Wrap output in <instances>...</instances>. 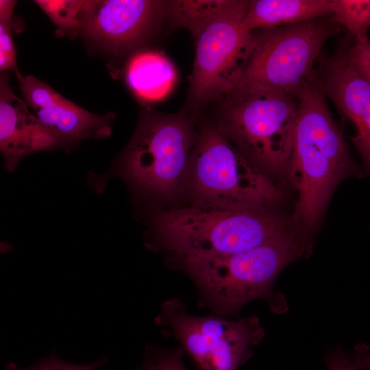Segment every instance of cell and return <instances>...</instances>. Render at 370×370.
<instances>
[{"label":"cell","mask_w":370,"mask_h":370,"mask_svg":"<svg viewBox=\"0 0 370 370\" xmlns=\"http://www.w3.org/2000/svg\"><path fill=\"white\" fill-rule=\"evenodd\" d=\"M298 101L288 182L298 199L289 217L301 232L316 229L338 183L354 168L342 133L314 75L294 95Z\"/></svg>","instance_id":"cell-1"},{"label":"cell","mask_w":370,"mask_h":370,"mask_svg":"<svg viewBox=\"0 0 370 370\" xmlns=\"http://www.w3.org/2000/svg\"><path fill=\"white\" fill-rule=\"evenodd\" d=\"M153 223L163 246L181 262L241 252L303 233L289 217L270 210L198 205L158 211Z\"/></svg>","instance_id":"cell-2"},{"label":"cell","mask_w":370,"mask_h":370,"mask_svg":"<svg viewBox=\"0 0 370 370\" xmlns=\"http://www.w3.org/2000/svg\"><path fill=\"white\" fill-rule=\"evenodd\" d=\"M309 236L298 233L238 253L182 261L202 301L218 314L238 312L257 299L274 301L272 285L279 273L311 250Z\"/></svg>","instance_id":"cell-3"},{"label":"cell","mask_w":370,"mask_h":370,"mask_svg":"<svg viewBox=\"0 0 370 370\" xmlns=\"http://www.w3.org/2000/svg\"><path fill=\"white\" fill-rule=\"evenodd\" d=\"M184 185L193 205L270 210L283 193L220 131L207 124L196 138Z\"/></svg>","instance_id":"cell-4"},{"label":"cell","mask_w":370,"mask_h":370,"mask_svg":"<svg viewBox=\"0 0 370 370\" xmlns=\"http://www.w3.org/2000/svg\"><path fill=\"white\" fill-rule=\"evenodd\" d=\"M325 18L252 32V49L236 84L220 99L223 103L256 93L295 95L314 75V64L336 30V23Z\"/></svg>","instance_id":"cell-5"},{"label":"cell","mask_w":370,"mask_h":370,"mask_svg":"<svg viewBox=\"0 0 370 370\" xmlns=\"http://www.w3.org/2000/svg\"><path fill=\"white\" fill-rule=\"evenodd\" d=\"M297 110L294 95L256 93L223 103L217 126L270 179L285 184Z\"/></svg>","instance_id":"cell-6"},{"label":"cell","mask_w":370,"mask_h":370,"mask_svg":"<svg viewBox=\"0 0 370 370\" xmlns=\"http://www.w3.org/2000/svg\"><path fill=\"white\" fill-rule=\"evenodd\" d=\"M196 138L186 113H147L122 157L121 174L144 192L172 197L184 186Z\"/></svg>","instance_id":"cell-7"},{"label":"cell","mask_w":370,"mask_h":370,"mask_svg":"<svg viewBox=\"0 0 370 370\" xmlns=\"http://www.w3.org/2000/svg\"><path fill=\"white\" fill-rule=\"evenodd\" d=\"M169 328L201 370H237L251 356V347L264 337L256 317L233 321L210 314H189L182 301H166L156 318Z\"/></svg>","instance_id":"cell-8"},{"label":"cell","mask_w":370,"mask_h":370,"mask_svg":"<svg viewBox=\"0 0 370 370\" xmlns=\"http://www.w3.org/2000/svg\"><path fill=\"white\" fill-rule=\"evenodd\" d=\"M247 10L216 21L197 38L189 88L194 104L221 99L238 80L254 42L243 25Z\"/></svg>","instance_id":"cell-9"},{"label":"cell","mask_w":370,"mask_h":370,"mask_svg":"<svg viewBox=\"0 0 370 370\" xmlns=\"http://www.w3.org/2000/svg\"><path fill=\"white\" fill-rule=\"evenodd\" d=\"M169 1H86L82 29L119 53L145 40L166 18Z\"/></svg>","instance_id":"cell-10"},{"label":"cell","mask_w":370,"mask_h":370,"mask_svg":"<svg viewBox=\"0 0 370 370\" xmlns=\"http://www.w3.org/2000/svg\"><path fill=\"white\" fill-rule=\"evenodd\" d=\"M16 76L24 101L59 145L111 134L112 116L87 111L32 75Z\"/></svg>","instance_id":"cell-11"},{"label":"cell","mask_w":370,"mask_h":370,"mask_svg":"<svg viewBox=\"0 0 370 370\" xmlns=\"http://www.w3.org/2000/svg\"><path fill=\"white\" fill-rule=\"evenodd\" d=\"M318 80L325 96L354 124L353 140L370 171V82L352 66L345 53L330 58Z\"/></svg>","instance_id":"cell-12"},{"label":"cell","mask_w":370,"mask_h":370,"mask_svg":"<svg viewBox=\"0 0 370 370\" xmlns=\"http://www.w3.org/2000/svg\"><path fill=\"white\" fill-rule=\"evenodd\" d=\"M59 145L9 86L6 75L0 80V150L6 169L13 171L20 161L33 153Z\"/></svg>","instance_id":"cell-13"},{"label":"cell","mask_w":370,"mask_h":370,"mask_svg":"<svg viewBox=\"0 0 370 370\" xmlns=\"http://www.w3.org/2000/svg\"><path fill=\"white\" fill-rule=\"evenodd\" d=\"M330 0L250 1L243 25L250 32L271 29L332 16Z\"/></svg>","instance_id":"cell-14"},{"label":"cell","mask_w":370,"mask_h":370,"mask_svg":"<svg viewBox=\"0 0 370 370\" xmlns=\"http://www.w3.org/2000/svg\"><path fill=\"white\" fill-rule=\"evenodd\" d=\"M125 80L139 99L156 102L172 91L177 80V73L164 53L143 51L130 59L125 69Z\"/></svg>","instance_id":"cell-15"},{"label":"cell","mask_w":370,"mask_h":370,"mask_svg":"<svg viewBox=\"0 0 370 370\" xmlns=\"http://www.w3.org/2000/svg\"><path fill=\"white\" fill-rule=\"evenodd\" d=\"M250 1H169L166 18L171 25L187 29L196 38L211 23L245 10Z\"/></svg>","instance_id":"cell-16"},{"label":"cell","mask_w":370,"mask_h":370,"mask_svg":"<svg viewBox=\"0 0 370 370\" xmlns=\"http://www.w3.org/2000/svg\"><path fill=\"white\" fill-rule=\"evenodd\" d=\"M331 19L344 26L356 38V42L368 41L370 28V0H330Z\"/></svg>","instance_id":"cell-17"},{"label":"cell","mask_w":370,"mask_h":370,"mask_svg":"<svg viewBox=\"0 0 370 370\" xmlns=\"http://www.w3.org/2000/svg\"><path fill=\"white\" fill-rule=\"evenodd\" d=\"M35 2L58 27L65 29L82 28L86 1L38 0Z\"/></svg>","instance_id":"cell-18"},{"label":"cell","mask_w":370,"mask_h":370,"mask_svg":"<svg viewBox=\"0 0 370 370\" xmlns=\"http://www.w3.org/2000/svg\"><path fill=\"white\" fill-rule=\"evenodd\" d=\"M16 1H0V70L19 73L12 32V16Z\"/></svg>","instance_id":"cell-19"},{"label":"cell","mask_w":370,"mask_h":370,"mask_svg":"<svg viewBox=\"0 0 370 370\" xmlns=\"http://www.w3.org/2000/svg\"><path fill=\"white\" fill-rule=\"evenodd\" d=\"M184 351L181 347L158 356L150 354L147 357L142 369L143 370H187L182 361Z\"/></svg>","instance_id":"cell-20"},{"label":"cell","mask_w":370,"mask_h":370,"mask_svg":"<svg viewBox=\"0 0 370 370\" xmlns=\"http://www.w3.org/2000/svg\"><path fill=\"white\" fill-rule=\"evenodd\" d=\"M344 53L352 66L370 82V42H356Z\"/></svg>","instance_id":"cell-21"},{"label":"cell","mask_w":370,"mask_h":370,"mask_svg":"<svg viewBox=\"0 0 370 370\" xmlns=\"http://www.w3.org/2000/svg\"><path fill=\"white\" fill-rule=\"evenodd\" d=\"M102 360L88 365H74L56 357H50L22 370H96Z\"/></svg>","instance_id":"cell-22"},{"label":"cell","mask_w":370,"mask_h":370,"mask_svg":"<svg viewBox=\"0 0 370 370\" xmlns=\"http://www.w3.org/2000/svg\"><path fill=\"white\" fill-rule=\"evenodd\" d=\"M326 363L328 370H360L354 364L350 355L339 348L328 352Z\"/></svg>","instance_id":"cell-23"},{"label":"cell","mask_w":370,"mask_h":370,"mask_svg":"<svg viewBox=\"0 0 370 370\" xmlns=\"http://www.w3.org/2000/svg\"><path fill=\"white\" fill-rule=\"evenodd\" d=\"M354 364L360 370H370V352L363 345L355 347L354 352L351 354Z\"/></svg>","instance_id":"cell-24"},{"label":"cell","mask_w":370,"mask_h":370,"mask_svg":"<svg viewBox=\"0 0 370 370\" xmlns=\"http://www.w3.org/2000/svg\"><path fill=\"white\" fill-rule=\"evenodd\" d=\"M138 370H143V369H142V368H140V369H139Z\"/></svg>","instance_id":"cell-25"}]
</instances>
